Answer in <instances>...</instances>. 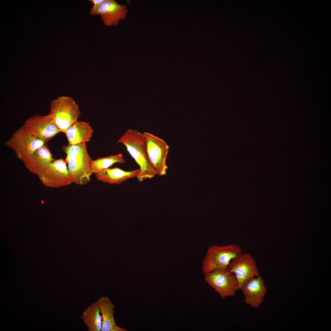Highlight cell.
<instances>
[{"mask_svg": "<svg viewBox=\"0 0 331 331\" xmlns=\"http://www.w3.org/2000/svg\"><path fill=\"white\" fill-rule=\"evenodd\" d=\"M125 160L121 154L110 155L95 160H91L90 168L92 173L95 174L112 166L116 163H124Z\"/></svg>", "mask_w": 331, "mask_h": 331, "instance_id": "18", "label": "cell"}, {"mask_svg": "<svg viewBox=\"0 0 331 331\" xmlns=\"http://www.w3.org/2000/svg\"><path fill=\"white\" fill-rule=\"evenodd\" d=\"M53 160L52 154L45 144L22 161L30 172L38 176Z\"/></svg>", "mask_w": 331, "mask_h": 331, "instance_id": "13", "label": "cell"}, {"mask_svg": "<svg viewBox=\"0 0 331 331\" xmlns=\"http://www.w3.org/2000/svg\"><path fill=\"white\" fill-rule=\"evenodd\" d=\"M102 319L101 331H112L116 325L114 318L115 306L108 297L102 296L96 302Z\"/></svg>", "mask_w": 331, "mask_h": 331, "instance_id": "16", "label": "cell"}, {"mask_svg": "<svg viewBox=\"0 0 331 331\" xmlns=\"http://www.w3.org/2000/svg\"><path fill=\"white\" fill-rule=\"evenodd\" d=\"M143 133L149 163L160 176L165 175L168 168L166 160L169 146L162 139L148 132Z\"/></svg>", "mask_w": 331, "mask_h": 331, "instance_id": "5", "label": "cell"}, {"mask_svg": "<svg viewBox=\"0 0 331 331\" xmlns=\"http://www.w3.org/2000/svg\"><path fill=\"white\" fill-rule=\"evenodd\" d=\"M204 280L223 299L227 297L234 296L239 289L235 275L227 268L217 269L204 275Z\"/></svg>", "mask_w": 331, "mask_h": 331, "instance_id": "6", "label": "cell"}, {"mask_svg": "<svg viewBox=\"0 0 331 331\" xmlns=\"http://www.w3.org/2000/svg\"><path fill=\"white\" fill-rule=\"evenodd\" d=\"M118 143L125 146L128 153L139 165L140 172L137 177L139 181L152 178L157 174L149 163L143 133L137 130L129 129L119 138Z\"/></svg>", "mask_w": 331, "mask_h": 331, "instance_id": "1", "label": "cell"}, {"mask_svg": "<svg viewBox=\"0 0 331 331\" xmlns=\"http://www.w3.org/2000/svg\"><path fill=\"white\" fill-rule=\"evenodd\" d=\"M226 268L235 275L239 289L245 282L260 275L256 261L249 253H242L233 258Z\"/></svg>", "mask_w": 331, "mask_h": 331, "instance_id": "10", "label": "cell"}, {"mask_svg": "<svg viewBox=\"0 0 331 331\" xmlns=\"http://www.w3.org/2000/svg\"><path fill=\"white\" fill-rule=\"evenodd\" d=\"M81 318L88 331H101L102 319L96 302L91 304L82 311Z\"/></svg>", "mask_w": 331, "mask_h": 331, "instance_id": "17", "label": "cell"}, {"mask_svg": "<svg viewBox=\"0 0 331 331\" xmlns=\"http://www.w3.org/2000/svg\"><path fill=\"white\" fill-rule=\"evenodd\" d=\"M105 0H89L93 4V6L91 9L89 11V13L93 12L97 10L99 7L100 5L104 2Z\"/></svg>", "mask_w": 331, "mask_h": 331, "instance_id": "19", "label": "cell"}, {"mask_svg": "<svg viewBox=\"0 0 331 331\" xmlns=\"http://www.w3.org/2000/svg\"><path fill=\"white\" fill-rule=\"evenodd\" d=\"M240 289L244 295L245 303L255 309L262 303L267 291L260 275L245 282Z\"/></svg>", "mask_w": 331, "mask_h": 331, "instance_id": "12", "label": "cell"}, {"mask_svg": "<svg viewBox=\"0 0 331 331\" xmlns=\"http://www.w3.org/2000/svg\"><path fill=\"white\" fill-rule=\"evenodd\" d=\"M48 115L61 132L65 133L68 129L78 121L81 112L73 98L62 96L51 101Z\"/></svg>", "mask_w": 331, "mask_h": 331, "instance_id": "3", "label": "cell"}, {"mask_svg": "<svg viewBox=\"0 0 331 331\" xmlns=\"http://www.w3.org/2000/svg\"><path fill=\"white\" fill-rule=\"evenodd\" d=\"M93 133L89 122L77 121L68 129L65 134L69 145H77L89 142Z\"/></svg>", "mask_w": 331, "mask_h": 331, "instance_id": "14", "label": "cell"}, {"mask_svg": "<svg viewBox=\"0 0 331 331\" xmlns=\"http://www.w3.org/2000/svg\"><path fill=\"white\" fill-rule=\"evenodd\" d=\"M128 11L125 4H119L114 0H105L98 9L90 14L100 15L106 26H118L121 20H125Z\"/></svg>", "mask_w": 331, "mask_h": 331, "instance_id": "11", "label": "cell"}, {"mask_svg": "<svg viewBox=\"0 0 331 331\" xmlns=\"http://www.w3.org/2000/svg\"><path fill=\"white\" fill-rule=\"evenodd\" d=\"M45 144L44 141L25 132L22 127L14 132L4 143L13 150L17 158L21 161Z\"/></svg>", "mask_w": 331, "mask_h": 331, "instance_id": "9", "label": "cell"}, {"mask_svg": "<svg viewBox=\"0 0 331 331\" xmlns=\"http://www.w3.org/2000/svg\"><path fill=\"white\" fill-rule=\"evenodd\" d=\"M242 253L241 247L235 244L212 245L208 249L203 261L204 275L217 269L226 268L231 261Z\"/></svg>", "mask_w": 331, "mask_h": 331, "instance_id": "4", "label": "cell"}, {"mask_svg": "<svg viewBox=\"0 0 331 331\" xmlns=\"http://www.w3.org/2000/svg\"><path fill=\"white\" fill-rule=\"evenodd\" d=\"M139 169L126 171L115 167L106 169L95 174L98 181L110 184H120L127 179L137 177Z\"/></svg>", "mask_w": 331, "mask_h": 331, "instance_id": "15", "label": "cell"}, {"mask_svg": "<svg viewBox=\"0 0 331 331\" xmlns=\"http://www.w3.org/2000/svg\"><path fill=\"white\" fill-rule=\"evenodd\" d=\"M38 176L42 183L49 188H59L72 183L67 164L62 158L54 160Z\"/></svg>", "mask_w": 331, "mask_h": 331, "instance_id": "7", "label": "cell"}, {"mask_svg": "<svg viewBox=\"0 0 331 331\" xmlns=\"http://www.w3.org/2000/svg\"><path fill=\"white\" fill-rule=\"evenodd\" d=\"M67 156L65 161L72 178V183L85 185L90 180L92 174L90 168L92 160L86 143L68 145L63 149Z\"/></svg>", "mask_w": 331, "mask_h": 331, "instance_id": "2", "label": "cell"}, {"mask_svg": "<svg viewBox=\"0 0 331 331\" xmlns=\"http://www.w3.org/2000/svg\"><path fill=\"white\" fill-rule=\"evenodd\" d=\"M21 127L25 132L45 143L61 132L48 114H37L31 116Z\"/></svg>", "mask_w": 331, "mask_h": 331, "instance_id": "8", "label": "cell"}]
</instances>
